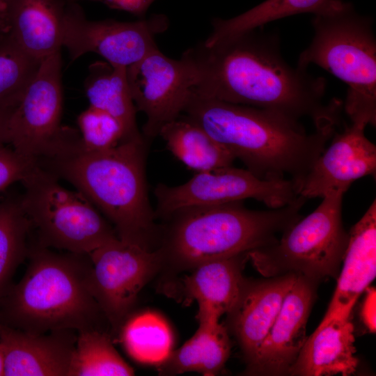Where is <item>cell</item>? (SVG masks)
Wrapping results in <instances>:
<instances>
[{"label":"cell","instance_id":"obj_1","mask_svg":"<svg viewBox=\"0 0 376 376\" xmlns=\"http://www.w3.org/2000/svg\"><path fill=\"white\" fill-rule=\"evenodd\" d=\"M280 47L276 33L257 29L212 45L202 41L183 53L196 72V94L296 121L307 117L315 127L338 125L343 103L324 102L326 79L289 65Z\"/></svg>","mask_w":376,"mask_h":376},{"label":"cell","instance_id":"obj_2","mask_svg":"<svg viewBox=\"0 0 376 376\" xmlns=\"http://www.w3.org/2000/svg\"><path fill=\"white\" fill-rule=\"evenodd\" d=\"M150 141L143 136L104 150H89L76 130L65 127L52 151L36 161L70 182L112 225L118 238L157 249L160 224L148 197L146 166Z\"/></svg>","mask_w":376,"mask_h":376},{"label":"cell","instance_id":"obj_3","mask_svg":"<svg viewBox=\"0 0 376 376\" xmlns=\"http://www.w3.org/2000/svg\"><path fill=\"white\" fill-rule=\"evenodd\" d=\"M263 180L290 179L297 189L336 132L305 131L299 121L269 110L194 92L182 114Z\"/></svg>","mask_w":376,"mask_h":376},{"label":"cell","instance_id":"obj_4","mask_svg":"<svg viewBox=\"0 0 376 376\" xmlns=\"http://www.w3.org/2000/svg\"><path fill=\"white\" fill-rule=\"evenodd\" d=\"M306 201L298 196L290 203L269 210L249 209L243 201L177 210L162 219L155 249L161 259L160 272L170 276L272 245L277 242L278 233L301 218Z\"/></svg>","mask_w":376,"mask_h":376},{"label":"cell","instance_id":"obj_5","mask_svg":"<svg viewBox=\"0 0 376 376\" xmlns=\"http://www.w3.org/2000/svg\"><path fill=\"white\" fill-rule=\"evenodd\" d=\"M29 254L24 276L0 299L1 324L33 334L101 329L106 318L91 290L89 255L40 245Z\"/></svg>","mask_w":376,"mask_h":376},{"label":"cell","instance_id":"obj_6","mask_svg":"<svg viewBox=\"0 0 376 376\" xmlns=\"http://www.w3.org/2000/svg\"><path fill=\"white\" fill-rule=\"evenodd\" d=\"M311 44L297 66L315 64L347 86L344 110L351 123L376 125V40L373 19L353 5L331 0L313 15Z\"/></svg>","mask_w":376,"mask_h":376},{"label":"cell","instance_id":"obj_7","mask_svg":"<svg viewBox=\"0 0 376 376\" xmlns=\"http://www.w3.org/2000/svg\"><path fill=\"white\" fill-rule=\"evenodd\" d=\"M344 194L334 191L324 196L276 243L249 251L253 266L267 278L292 273L315 283L327 277L337 279L349 239L342 220Z\"/></svg>","mask_w":376,"mask_h":376},{"label":"cell","instance_id":"obj_8","mask_svg":"<svg viewBox=\"0 0 376 376\" xmlns=\"http://www.w3.org/2000/svg\"><path fill=\"white\" fill-rule=\"evenodd\" d=\"M21 205L39 244L68 252L89 254L118 238L112 225L80 191L62 186L51 172L35 167L21 182Z\"/></svg>","mask_w":376,"mask_h":376},{"label":"cell","instance_id":"obj_9","mask_svg":"<svg viewBox=\"0 0 376 376\" xmlns=\"http://www.w3.org/2000/svg\"><path fill=\"white\" fill-rule=\"evenodd\" d=\"M154 194L156 218L161 220L187 207L253 198L269 208H279L298 197L297 185L290 179L263 180L247 169L233 166L197 172L188 181L177 186L159 183Z\"/></svg>","mask_w":376,"mask_h":376},{"label":"cell","instance_id":"obj_10","mask_svg":"<svg viewBox=\"0 0 376 376\" xmlns=\"http://www.w3.org/2000/svg\"><path fill=\"white\" fill-rule=\"evenodd\" d=\"M93 295L114 333L118 334L143 288L162 263L156 250L113 239L88 254Z\"/></svg>","mask_w":376,"mask_h":376},{"label":"cell","instance_id":"obj_11","mask_svg":"<svg viewBox=\"0 0 376 376\" xmlns=\"http://www.w3.org/2000/svg\"><path fill=\"white\" fill-rule=\"evenodd\" d=\"M126 72L136 111L146 116L142 135L150 142L182 114L197 85L195 68L185 54L174 59L157 48Z\"/></svg>","mask_w":376,"mask_h":376},{"label":"cell","instance_id":"obj_12","mask_svg":"<svg viewBox=\"0 0 376 376\" xmlns=\"http://www.w3.org/2000/svg\"><path fill=\"white\" fill-rule=\"evenodd\" d=\"M168 26L169 19L163 14L134 22L89 20L77 2H70L64 22L63 47L72 61L95 53L113 65L127 68L158 48L155 36Z\"/></svg>","mask_w":376,"mask_h":376},{"label":"cell","instance_id":"obj_13","mask_svg":"<svg viewBox=\"0 0 376 376\" xmlns=\"http://www.w3.org/2000/svg\"><path fill=\"white\" fill-rule=\"evenodd\" d=\"M63 111L61 52L42 59L40 68L13 108L6 144L36 161L46 155L61 135Z\"/></svg>","mask_w":376,"mask_h":376},{"label":"cell","instance_id":"obj_14","mask_svg":"<svg viewBox=\"0 0 376 376\" xmlns=\"http://www.w3.org/2000/svg\"><path fill=\"white\" fill-rule=\"evenodd\" d=\"M365 126L350 123L334 134L299 184L298 196L308 200L334 191L345 193L357 180L376 171V146L365 135Z\"/></svg>","mask_w":376,"mask_h":376},{"label":"cell","instance_id":"obj_15","mask_svg":"<svg viewBox=\"0 0 376 376\" xmlns=\"http://www.w3.org/2000/svg\"><path fill=\"white\" fill-rule=\"evenodd\" d=\"M315 283L297 275L279 313L253 360L251 375L288 373L306 340V324L315 297Z\"/></svg>","mask_w":376,"mask_h":376},{"label":"cell","instance_id":"obj_16","mask_svg":"<svg viewBox=\"0 0 376 376\" xmlns=\"http://www.w3.org/2000/svg\"><path fill=\"white\" fill-rule=\"evenodd\" d=\"M248 253L208 261L189 273L164 280L161 290L182 304L191 301L198 308L219 316L229 313L238 302L246 279L242 274Z\"/></svg>","mask_w":376,"mask_h":376},{"label":"cell","instance_id":"obj_17","mask_svg":"<svg viewBox=\"0 0 376 376\" xmlns=\"http://www.w3.org/2000/svg\"><path fill=\"white\" fill-rule=\"evenodd\" d=\"M73 331L33 334L1 323L4 376H68L77 340Z\"/></svg>","mask_w":376,"mask_h":376},{"label":"cell","instance_id":"obj_18","mask_svg":"<svg viewBox=\"0 0 376 376\" xmlns=\"http://www.w3.org/2000/svg\"><path fill=\"white\" fill-rule=\"evenodd\" d=\"M297 277L292 273L265 281H246L238 302L227 315L246 365L255 358Z\"/></svg>","mask_w":376,"mask_h":376},{"label":"cell","instance_id":"obj_19","mask_svg":"<svg viewBox=\"0 0 376 376\" xmlns=\"http://www.w3.org/2000/svg\"><path fill=\"white\" fill-rule=\"evenodd\" d=\"M337 285L322 320H349L359 297L376 274V200L352 227Z\"/></svg>","mask_w":376,"mask_h":376},{"label":"cell","instance_id":"obj_20","mask_svg":"<svg viewBox=\"0 0 376 376\" xmlns=\"http://www.w3.org/2000/svg\"><path fill=\"white\" fill-rule=\"evenodd\" d=\"M6 29L17 45L40 60L61 52L68 0H3Z\"/></svg>","mask_w":376,"mask_h":376},{"label":"cell","instance_id":"obj_21","mask_svg":"<svg viewBox=\"0 0 376 376\" xmlns=\"http://www.w3.org/2000/svg\"><path fill=\"white\" fill-rule=\"evenodd\" d=\"M354 343L350 319L322 320L307 337L288 373L302 376L352 375L358 366Z\"/></svg>","mask_w":376,"mask_h":376},{"label":"cell","instance_id":"obj_22","mask_svg":"<svg viewBox=\"0 0 376 376\" xmlns=\"http://www.w3.org/2000/svg\"><path fill=\"white\" fill-rule=\"evenodd\" d=\"M196 318L198 327L195 334L155 366L159 375L195 372L213 376L223 369L230 352L227 327L219 322V315L209 311L198 309Z\"/></svg>","mask_w":376,"mask_h":376},{"label":"cell","instance_id":"obj_23","mask_svg":"<svg viewBox=\"0 0 376 376\" xmlns=\"http://www.w3.org/2000/svg\"><path fill=\"white\" fill-rule=\"evenodd\" d=\"M126 69L105 61H95L90 65L84 81L90 106L107 113L118 123L123 141L143 136L137 126V111L130 93Z\"/></svg>","mask_w":376,"mask_h":376},{"label":"cell","instance_id":"obj_24","mask_svg":"<svg viewBox=\"0 0 376 376\" xmlns=\"http://www.w3.org/2000/svg\"><path fill=\"white\" fill-rule=\"evenodd\" d=\"M158 136L178 160L197 172L233 166L235 160L228 150L183 115L165 125Z\"/></svg>","mask_w":376,"mask_h":376},{"label":"cell","instance_id":"obj_25","mask_svg":"<svg viewBox=\"0 0 376 376\" xmlns=\"http://www.w3.org/2000/svg\"><path fill=\"white\" fill-rule=\"evenodd\" d=\"M118 334L129 355L142 363L157 366L173 350L171 328L162 317L154 312L130 315Z\"/></svg>","mask_w":376,"mask_h":376},{"label":"cell","instance_id":"obj_26","mask_svg":"<svg viewBox=\"0 0 376 376\" xmlns=\"http://www.w3.org/2000/svg\"><path fill=\"white\" fill-rule=\"evenodd\" d=\"M331 0H266L249 10L229 19L214 18L212 31L203 41L212 45L236 35L261 28L271 22L289 16L315 14Z\"/></svg>","mask_w":376,"mask_h":376},{"label":"cell","instance_id":"obj_27","mask_svg":"<svg viewBox=\"0 0 376 376\" xmlns=\"http://www.w3.org/2000/svg\"><path fill=\"white\" fill-rule=\"evenodd\" d=\"M134 370L102 329L78 331L68 376H130Z\"/></svg>","mask_w":376,"mask_h":376},{"label":"cell","instance_id":"obj_28","mask_svg":"<svg viewBox=\"0 0 376 376\" xmlns=\"http://www.w3.org/2000/svg\"><path fill=\"white\" fill-rule=\"evenodd\" d=\"M30 221L19 199L0 203V299L10 288L17 266L29 253Z\"/></svg>","mask_w":376,"mask_h":376},{"label":"cell","instance_id":"obj_29","mask_svg":"<svg viewBox=\"0 0 376 376\" xmlns=\"http://www.w3.org/2000/svg\"><path fill=\"white\" fill-rule=\"evenodd\" d=\"M42 61L23 50L7 31L0 32V108L17 104Z\"/></svg>","mask_w":376,"mask_h":376},{"label":"cell","instance_id":"obj_30","mask_svg":"<svg viewBox=\"0 0 376 376\" xmlns=\"http://www.w3.org/2000/svg\"><path fill=\"white\" fill-rule=\"evenodd\" d=\"M77 123L82 146L89 150H104L123 141L118 123L107 113L89 106L79 116Z\"/></svg>","mask_w":376,"mask_h":376},{"label":"cell","instance_id":"obj_31","mask_svg":"<svg viewBox=\"0 0 376 376\" xmlns=\"http://www.w3.org/2000/svg\"><path fill=\"white\" fill-rule=\"evenodd\" d=\"M36 165L35 161L20 155L10 146L0 143V191L22 182Z\"/></svg>","mask_w":376,"mask_h":376},{"label":"cell","instance_id":"obj_32","mask_svg":"<svg viewBox=\"0 0 376 376\" xmlns=\"http://www.w3.org/2000/svg\"><path fill=\"white\" fill-rule=\"evenodd\" d=\"M78 2L80 0H68ZM102 2L109 7L128 12L137 17L145 15L149 7L155 0H91Z\"/></svg>","mask_w":376,"mask_h":376},{"label":"cell","instance_id":"obj_33","mask_svg":"<svg viewBox=\"0 0 376 376\" xmlns=\"http://www.w3.org/2000/svg\"><path fill=\"white\" fill-rule=\"evenodd\" d=\"M361 318L368 330L375 333L376 330V290L375 288L367 289L361 308Z\"/></svg>","mask_w":376,"mask_h":376},{"label":"cell","instance_id":"obj_34","mask_svg":"<svg viewBox=\"0 0 376 376\" xmlns=\"http://www.w3.org/2000/svg\"><path fill=\"white\" fill-rule=\"evenodd\" d=\"M13 108H0V143L6 144L8 123Z\"/></svg>","mask_w":376,"mask_h":376},{"label":"cell","instance_id":"obj_35","mask_svg":"<svg viewBox=\"0 0 376 376\" xmlns=\"http://www.w3.org/2000/svg\"><path fill=\"white\" fill-rule=\"evenodd\" d=\"M6 21L3 1H0V32L6 31Z\"/></svg>","mask_w":376,"mask_h":376},{"label":"cell","instance_id":"obj_36","mask_svg":"<svg viewBox=\"0 0 376 376\" xmlns=\"http://www.w3.org/2000/svg\"><path fill=\"white\" fill-rule=\"evenodd\" d=\"M0 376H4V360L3 352L0 346Z\"/></svg>","mask_w":376,"mask_h":376},{"label":"cell","instance_id":"obj_37","mask_svg":"<svg viewBox=\"0 0 376 376\" xmlns=\"http://www.w3.org/2000/svg\"><path fill=\"white\" fill-rule=\"evenodd\" d=\"M0 325H1V321H0Z\"/></svg>","mask_w":376,"mask_h":376},{"label":"cell","instance_id":"obj_38","mask_svg":"<svg viewBox=\"0 0 376 376\" xmlns=\"http://www.w3.org/2000/svg\"><path fill=\"white\" fill-rule=\"evenodd\" d=\"M3 1V0H0V1Z\"/></svg>","mask_w":376,"mask_h":376}]
</instances>
